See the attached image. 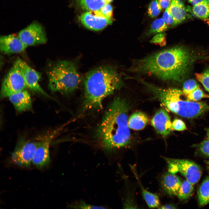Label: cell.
<instances>
[{"mask_svg":"<svg viewBox=\"0 0 209 209\" xmlns=\"http://www.w3.org/2000/svg\"><path fill=\"white\" fill-rule=\"evenodd\" d=\"M162 8L157 0H152L149 3L148 8V13L149 16L154 18L158 16Z\"/></svg>","mask_w":209,"mask_h":209,"instance_id":"obj_26","label":"cell"},{"mask_svg":"<svg viewBox=\"0 0 209 209\" xmlns=\"http://www.w3.org/2000/svg\"><path fill=\"white\" fill-rule=\"evenodd\" d=\"M198 194L200 206H203L209 203V176L206 177L201 183Z\"/></svg>","mask_w":209,"mask_h":209,"instance_id":"obj_21","label":"cell"},{"mask_svg":"<svg viewBox=\"0 0 209 209\" xmlns=\"http://www.w3.org/2000/svg\"><path fill=\"white\" fill-rule=\"evenodd\" d=\"M161 7L163 9H166L169 6L172 0H157Z\"/></svg>","mask_w":209,"mask_h":209,"instance_id":"obj_34","label":"cell"},{"mask_svg":"<svg viewBox=\"0 0 209 209\" xmlns=\"http://www.w3.org/2000/svg\"><path fill=\"white\" fill-rule=\"evenodd\" d=\"M131 169L137 180L141 190L142 196L149 207L154 208L159 206L160 200L158 196L156 194L151 192L145 189L141 184L136 171L134 167L130 166Z\"/></svg>","mask_w":209,"mask_h":209,"instance_id":"obj_17","label":"cell"},{"mask_svg":"<svg viewBox=\"0 0 209 209\" xmlns=\"http://www.w3.org/2000/svg\"><path fill=\"white\" fill-rule=\"evenodd\" d=\"M26 88L20 68L16 60L3 80L1 97L8 98L13 94L25 90Z\"/></svg>","mask_w":209,"mask_h":209,"instance_id":"obj_8","label":"cell"},{"mask_svg":"<svg viewBox=\"0 0 209 209\" xmlns=\"http://www.w3.org/2000/svg\"><path fill=\"white\" fill-rule=\"evenodd\" d=\"M195 78L203 85L205 89L209 92V69L200 73H196Z\"/></svg>","mask_w":209,"mask_h":209,"instance_id":"obj_27","label":"cell"},{"mask_svg":"<svg viewBox=\"0 0 209 209\" xmlns=\"http://www.w3.org/2000/svg\"><path fill=\"white\" fill-rule=\"evenodd\" d=\"M207 1H208V2L209 3V0H207Z\"/></svg>","mask_w":209,"mask_h":209,"instance_id":"obj_38","label":"cell"},{"mask_svg":"<svg viewBox=\"0 0 209 209\" xmlns=\"http://www.w3.org/2000/svg\"><path fill=\"white\" fill-rule=\"evenodd\" d=\"M172 130L178 131H182L187 129L184 122L181 120L177 118L174 119L172 122Z\"/></svg>","mask_w":209,"mask_h":209,"instance_id":"obj_32","label":"cell"},{"mask_svg":"<svg viewBox=\"0 0 209 209\" xmlns=\"http://www.w3.org/2000/svg\"><path fill=\"white\" fill-rule=\"evenodd\" d=\"M193 59L188 49L176 46L135 61L128 70L150 74L163 80L181 81L188 74Z\"/></svg>","mask_w":209,"mask_h":209,"instance_id":"obj_1","label":"cell"},{"mask_svg":"<svg viewBox=\"0 0 209 209\" xmlns=\"http://www.w3.org/2000/svg\"><path fill=\"white\" fill-rule=\"evenodd\" d=\"M128 111L127 103L119 98L114 99L109 105L97 131L98 138L105 150L111 151L130 143Z\"/></svg>","mask_w":209,"mask_h":209,"instance_id":"obj_2","label":"cell"},{"mask_svg":"<svg viewBox=\"0 0 209 209\" xmlns=\"http://www.w3.org/2000/svg\"><path fill=\"white\" fill-rule=\"evenodd\" d=\"M171 13L177 25L185 19L186 11L182 0H172L170 6Z\"/></svg>","mask_w":209,"mask_h":209,"instance_id":"obj_18","label":"cell"},{"mask_svg":"<svg viewBox=\"0 0 209 209\" xmlns=\"http://www.w3.org/2000/svg\"></svg>","mask_w":209,"mask_h":209,"instance_id":"obj_39","label":"cell"},{"mask_svg":"<svg viewBox=\"0 0 209 209\" xmlns=\"http://www.w3.org/2000/svg\"><path fill=\"white\" fill-rule=\"evenodd\" d=\"M140 82L165 107L180 116L194 118L209 110V105L204 102H194L183 99L182 97L184 94L182 91L178 89L161 88L143 80H141Z\"/></svg>","mask_w":209,"mask_h":209,"instance_id":"obj_4","label":"cell"},{"mask_svg":"<svg viewBox=\"0 0 209 209\" xmlns=\"http://www.w3.org/2000/svg\"><path fill=\"white\" fill-rule=\"evenodd\" d=\"M27 46L19 37L12 34L2 36L0 38V50L4 54L17 53L24 51Z\"/></svg>","mask_w":209,"mask_h":209,"instance_id":"obj_14","label":"cell"},{"mask_svg":"<svg viewBox=\"0 0 209 209\" xmlns=\"http://www.w3.org/2000/svg\"><path fill=\"white\" fill-rule=\"evenodd\" d=\"M18 37L27 46L43 44L47 41L45 33L42 26L36 22L31 24L21 30Z\"/></svg>","mask_w":209,"mask_h":209,"instance_id":"obj_10","label":"cell"},{"mask_svg":"<svg viewBox=\"0 0 209 209\" xmlns=\"http://www.w3.org/2000/svg\"><path fill=\"white\" fill-rule=\"evenodd\" d=\"M151 123L157 133L163 137H166L172 130L170 116L163 109L156 113L151 120Z\"/></svg>","mask_w":209,"mask_h":209,"instance_id":"obj_13","label":"cell"},{"mask_svg":"<svg viewBox=\"0 0 209 209\" xmlns=\"http://www.w3.org/2000/svg\"><path fill=\"white\" fill-rule=\"evenodd\" d=\"M195 146L198 150L203 155L209 157V140H204Z\"/></svg>","mask_w":209,"mask_h":209,"instance_id":"obj_30","label":"cell"},{"mask_svg":"<svg viewBox=\"0 0 209 209\" xmlns=\"http://www.w3.org/2000/svg\"><path fill=\"white\" fill-rule=\"evenodd\" d=\"M169 172H179L186 179L194 185L200 180L202 171L199 166L191 160L186 159L164 158Z\"/></svg>","mask_w":209,"mask_h":209,"instance_id":"obj_7","label":"cell"},{"mask_svg":"<svg viewBox=\"0 0 209 209\" xmlns=\"http://www.w3.org/2000/svg\"><path fill=\"white\" fill-rule=\"evenodd\" d=\"M8 98L18 111H24L32 109V104L30 95L25 90L13 94Z\"/></svg>","mask_w":209,"mask_h":209,"instance_id":"obj_16","label":"cell"},{"mask_svg":"<svg viewBox=\"0 0 209 209\" xmlns=\"http://www.w3.org/2000/svg\"><path fill=\"white\" fill-rule=\"evenodd\" d=\"M38 143L24 139L19 141L11 155L14 163L21 167H29Z\"/></svg>","mask_w":209,"mask_h":209,"instance_id":"obj_9","label":"cell"},{"mask_svg":"<svg viewBox=\"0 0 209 209\" xmlns=\"http://www.w3.org/2000/svg\"><path fill=\"white\" fill-rule=\"evenodd\" d=\"M193 185L186 179L182 181L177 196L181 200L188 199L192 194L194 190Z\"/></svg>","mask_w":209,"mask_h":209,"instance_id":"obj_23","label":"cell"},{"mask_svg":"<svg viewBox=\"0 0 209 209\" xmlns=\"http://www.w3.org/2000/svg\"><path fill=\"white\" fill-rule=\"evenodd\" d=\"M148 122V118L146 114L141 112H137L132 114L128 120L129 128L138 130L143 129Z\"/></svg>","mask_w":209,"mask_h":209,"instance_id":"obj_19","label":"cell"},{"mask_svg":"<svg viewBox=\"0 0 209 209\" xmlns=\"http://www.w3.org/2000/svg\"><path fill=\"white\" fill-rule=\"evenodd\" d=\"M48 86L53 92L67 93L75 90L81 78L75 64L61 60L51 64L47 71Z\"/></svg>","mask_w":209,"mask_h":209,"instance_id":"obj_5","label":"cell"},{"mask_svg":"<svg viewBox=\"0 0 209 209\" xmlns=\"http://www.w3.org/2000/svg\"><path fill=\"white\" fill-rule=\"evenodd\" d=\"M75 208L81 209H105L103 206L92 205L81 202L71 206Z\"/></svg>","mask_w":209,"mask_h":209,"instance_id":"obj_33","label":"cell"},{"mask_svg":"<svg viewBox=\"0 0 209 209\" xmlns=\"http://www.w3.org/2000/svg\"><path fill=\"white\" fill-rule=\"evenodd\" d=\"M123 85L118 73L111 67L100 66L91 71L84 79V109L102 108L104 99Z\"/></svg>","mask_w":209,"mask_h":209,"instance_id":"obj_3","label":"cell"},{"mask_svg":"<svg viewBox=\"0 0 209 209\" xmlns=\"http://www.w3.org/2000/svg\"><path fill=\"white\" fill-rule=\"evenodd\" d=\"M168 28L162 18L157 19L152 23L147 33V35H150L163 33Z\"/></svg>","mask_w":209,"mask_h":209,"instance_id":"obj_24","label":"cell"},{"mask_svg":"<svg viewBox=\"0 0 209 209\" xmlns=\"http://www.w3.org/2000/svg\"><path fill=\"white\" fill-rule=\"evenodd\" d=\"M192 11L197 17L202 19L209 16V3L207 0H203L193 5Z\"/></svg>","mask_w":209,"mask_h":209,"instance_id":"obj_22","label":"cell"},{"mask_svg":"<svg viewBox=\"0 0 209 209\" xmlns=\"http://www.w3.org/2000/svg\"><path fill=\"white\" fill-rule=\"evenodd\" d=\"M150 42L151 43L161 46H165L166 43L165 33H163L156 34L152 38Z\"/></svg>","mask_w":209,"mask_h":209,"instance_id":"obj_31","label":"cell"},{"mask_svg":"<svg viewBox=\"0 0 209 209\" xmlns=\"http://www.w3.org/2000/svg\"><path fill=\"white\" fill-rule=\"evenodd\" d=\"M188 100L196 102L203 98H209V95L204 93L200 87L185 96Z\"/></svg>","mask_w":209,"mask_h":209,"instance_id":"obj_25","label":"cell"},{"mask_svg":"<svg viewBox=\"0 0 209 209\" xmlns=\"http://www.w3.org/2000/svg\"><path fill=\"white\" fill-rule=\"evenodd\" d=\"M199 87V84L195 80L189 79L184 83L182 91L185 96Z\"/></svg>","mask_w":209,"mask_h":209,"instance_id":"obj_28","label":"cell"},{"mask_svg":"<svg viewBox=\"0 0 209 209\" xmlns=\"http://www.w3.org/2000/svg\"><path fill=\"white\" fill-rule=\"evenodd\" d=\"M113 0H77L79 6L84 10L87 11L97 10Z\"/></svg>","mask_w":209,"mask_h":209,"instance_id":"obj_20","label":"cell"},{"mask_svg":"<svg viewBox=\"0 0 209 209\" xmlns=\"http://www.w3.org/2000/svg\"><path fill=\"white\" fill-rule=\"evenodd\" d=\"M182 181L174 173L166 172L162 176L161 184L164 192L170 196L177 195Z\"/></svg>","mask_w":209,"mask_h":209,"instance_id":"obj_15","label":"cell"},{"mask_svg":"<svg viewBox=\"0 0 209 209\" xmlns=\"http://www.w3.org/2000/svg\"><path fill=\"white\" fill-rule=\"evenodd\" d=\"M112 6L108 4L100 9L83 13L79 19L82 24L86 28L98 31L112 23Z\"/></svg>","mask_w":209,"mask_h":209,"instance_id":"obj_6","label":"cell"},{"mask_svg":"<svg viewBox=\"0 0 209 209\" xmlns=\"http://www.w3.org/2000/svg\"><path fill=\"white\" fill-rule=\"evenodd\" d=\"M162 19L168 28L173 27L177 25L171 13L170 6L166 8L164 12Z\"/></svg>","mask_w":209,"mask_h":209,"instance_id":"obj_29","label":"cell"},{"mask_svg":"<svg viewBox=\"0 0 209 209\" xmlns=\"http://www.w3.org/2000/svg\"><path fill=\"white\" fill-rule=\"evenodd\" d=\"M16 61L20 68L27 88L33 92L52 98L43 89L39 84V82L41 77V74L20 58H18Z\"/></svg>","mask_w":209,"mask_h":209,"instance_id":"obj_12","label":"cell"},{"mask_svg":"<svg viewBox=\"0 0 209 209\" xmlns=\"http://www.w3.org/2000/svg\"><path fill=\"white\" fill-rule=\"evenodd\" d=\"M207 139L209 140V127L207 129Z\"/></svg>","mask_w":209,"mask_h":209,"instance_id":"obj_37","label":"cell"},{"mask_svg":"<svg viewBox=\"0 0 209 209\" xmlns=\"http://www.w3.org/2000/svg\"><path fill=\"white\" fill-rule=\"evenodd\" d=\"M203 0H187L191 4L194 5Z\"/></svg>","mask_w":209,"mask_h":209,"instance_id":"obj_36","label":"cell"},{"mask_svg":"<svg viewBox=\"0 0 209 209\" xmlns=\"http://www.w3.org/2000/svg\"><path fill=\"white\" fill-rule=\"evenodd\" d=\"M58 132V130L54 131L38 142L32 161L33 165L37 168H42L50 163L49 146Z\"/></svg>","mask_w":209,"mask_h":209,"instance_id":"obj_11","label":"cell"},{"mask_svg":"<svg viewBox=\"0 0 209 209\" xmlns=\"http://www.w3.org/2000/svg\"><path fill=\"white\" fill-rule=\"evenodd\" d=\"M159 207L158 208L160 209H175L176 208V206L172 204H166Z\"/></svg>","mask_w":209,"mask_h":209,"instance_id":"obj_35","label":"cell"}]
</instances>
